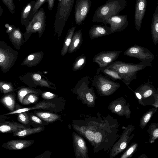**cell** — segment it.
Returning a JSON list of instances; mask_svg holds the SVG:
<instances>
[{
	"label": "cell",
	"instance_id": "13",
	"mask_svg": "<svg viewBox=\"0 0 158 158\" xmlns=\"http://www.w3.org/2000/svg\"><path fill=\"white\" fill-rule=\"evenodd\" d=\"M73 137L76 157L88 158L87 149L84 140L80 136L74 132L73 133Z\"/></svg>",
	"mask_w": 158,
	"mask_h": 158
},
{
	"label": "cell",
	"instance_id": "48",
	"mask_svg": "<svg viewBox=\"0 0 158 158\" xmlns=\"http://www.w3.org/2000/svg\"><path fill=\"white\" fill-rule=\"evenodd\" d=\"M18 1H21V0H18Z\"/></svg>",
	"mask_w": 158,
	"mask_h": 158
},
{
	"label": "cell",
	"instance_id": "42",
	"mask_svg": "<svg viewBox=\"0 0 158 158\" xmlns=\"http://www.w3.org/2000/svg\"><path fill=\"white\" fill-rule=\"evenodd\" d=\"M134 149L133 147L130 148L127 152V155L128 156L130 155L133 152Z\"/></svg>",
	"mask_w": 158,
	"mask_h": 158
},
{
	"label": "cell",
	"instance_id": "24",
	"mask_svg": "<svg viewBox=\"0 0 158 158\" xmlns=\"http://www.w3.org/2000/svg\"><path fill=\"white\" fill-rule=\"evenodd\" d=\"M76 28V27H73L71 28H69L68 31L67 35L65 38L63 46L61 52V54L62 56H64L67 52Z\"/></svg>",
	"mask_w": 158,
	"mask_h": 158
},
{
	"label": "cell",
	"instance_id": "25",
	"mask_svg": "<svg viewBox=\"0 0 158 158\" xmlns=\"http://www.w3.org/2000/svg\"><path fill=\"white\" fill-rule=\"evenodd\" d=\"M30 93L38 94V92L35 90L28 87L21 86L18 88L17 97L19 102L22 104L23 100L27 94Z\"/></svg>",
	"mask_w": 158,
	"mask_h": 158
},
{
	"label": "cell",
	"instance_id": "5",
	"mask_svg": "<svg viewBox=\"0 0 158 158\" xmlns=\"http://www.w3.org/2000/svg\"><path fill=\"white\" fill-rule=\"evenodd\" d=\"M46 26V16L44 9L40 8L34 15L29 23L26 27L24 34L26 41L33 33L38 32L41 35L44 32Z\"/></svg>",
	"mask_w": 158,
	"mask_h": 158
},
{
	"label": "cell",
	"instance_id": "33",
	"mask_svg": "<svg viewBox=\"0 0 158 158\" xmlns=\"http://www.w3.org/2000/svg\"><path fill=\"white\" fill-rule=\"evenodd\" d=\"M6 6L10 12L12 14L15 13V6L13 0H1Z\"/></svg>",
	"mask_w": 158,
	"mask_h": 158
},
{
	"label": "cell",
	"instance_id": "4",
	"mask_svg": "<svg viewBox=\"0 0 158 158\" xmlns=\"http://www.w3.org/2000/svg\"><path fill=\"white\" fill-rule=\"evenodd\" d=\"M19 53L5 42L0 41V68L6 73L14 65Z\"/></svg>",
	"mask_w": 158,
	"mask_h": 158
},
{
	"label": "cell",
	"instance_id": "19",
	"mask_svg": "<svg viewBox=\"0 0 158 158\" xmlns=\"http://www.w3.org/2000/svg\"><path fill=\"white\" fill-rule=\"evenodd\" d=\"M35 1L33 0L28 3L23 8L21 13V22L22 25L26 27L28 25L29 18L31 11L35 3Z\"/></svg>",
	"mask_w": 158,
	"mask_h": 158
},
{
	"label": "cell",
	"instance_id": "41",
	"mask_svg": "<svg viewBox=\"0 0 158 158\" xmlns=\"http://www.w3.org/2000/svg\"><path fill=\"white\" fill-rule=\"evenodd\" d=\"M151 116V114L149 113L147 114L144 118V122L146 123H147L150 119Z\"/></svg>",
	"mask_w": 158,
	"mask_h": 158
},
{
	"label": "cell",
	"instance_id": "45",
	"mask_svg": "<svg viewBox=\"0 0 158 158\" xmlns=\"http://www.w3.org/2000/svg\"><path fill=\"white\" fill-rule=\"evenodd\" d=\"M153 135L156 138H157L158 136V130L156 129L153 132Z\"/></svg>",
	"mask_w": 158,
	"mask_h": 158
},
{
	"label": "cell",
	"instance_id": "36",
	"mask_svg": "<svg viewBox=\"0 0 158 158\" xmlns=\"http://www.w3.org/2000/svg\"><path fill=\"white\" fill-rule=\"evenodd\" d=\"M102 139V135L101 133L97 132L94 133V139L93 143H99L101 141Z\"/></svg>",
	"mask_w": 158,
	"mask_h": 158
},
{
	"label": "cell",
	"instance_id": "35",
	"mask_svg": "<svg viewBox=\"0 0 158 158\" xmlns=\"http://www.w3.org/2000/svg\"><path fill=\"white\" fill-rule=\"evenodd\" d=\"M56 97V95L50 92H46L43 93L42 95V98L45 99H52Z\"/></svg>",
	"mask_w": 158,
	"mask_h": 158
},
{
	"label": "cell",
	"instance_id": "34",
	"mask_svg": "<svg viewBox=\"0 0 158 158\" xmlns=\"http://www.w3.org/2000/svg\"><path fill=\"white\" fill-rule=\"evenodd\" d=\"M86 61V58L82 57L79 58L76 62L74 67L75 70H77L80 68L85 64Z\"/></svg>",
	"mask_w": 158,
	"mask_h": 158
},
{
	"label": "cell",
	"instance_id": "3",
	"mask_svg": "<svg viewBox=\"0 0 158 158\" xmlns=\"http://www.w3.org/2000/svg\"><path fill=\"white\" fill-rule=\"evenodd\" d=\"M75 0H58L54 27L55 32L60 35L67 21L74 4Z\"/></svg>",
	"mask_w": 158,
	"mask_h": 158
},
{
	"label": "cell",
	"instance_id": "11",
	"mask_svg": "<svg viewBox=\"0 0 158 158\" xmlns=\"http://www.w3.org/2000/svg\"><path fill=\"white\" fill-rule=\"evenodd\" d=\"M26 127L19 123L10 120L6 115H0V133H11Z\"/></svg>",
	"mask_w": 158,
	"mask_h": 158
},
{
	"label": "cell",
	"instance_id": "2",
	"mask_svg": "<svg viewBox=\"0 0 158 158\" xmlns=\"http://www.w3.org/2000/svg\"><path fill=\"white\" fill-rule=\"evenodd\" d=\"M127 4V0H108L96 10L93 18V22L103 23L110 17L118 15Z\"/></svg>",
	"mask_w": 158,
	"mask_h": 158
},
{
	"label": "cell",
	"instance_id": "20",
	"mask_svg": "<svg viewBox=\"0 0 158 158\" xmlns=\"http://www.w3.org/2000/svg\"><path fill=\"white\" fill-rule=\"evenodd\" d=\"M54 104L51 102H40L35 104L34 106L29 108H20L16 110L9 113L10 114H18L19 113L27 112V111L36 109H46L50 108L51 107H54Z\"/></svg>",
	"mask_w": 158,
	"mask_h": 158
},
{
	"label": "cell",
	"instance_id": "26",
	"mask_svg": "<svg viewBox=\"0 0 158 158\" xmlns=\"http://www.w3.org/2000/svg\"><path fill=\"white\" fill-rule=\"evenodd\" d=\"M35 114L42 120L48 122H54L59 118V116L57 115L49 112L37 111Z\"/></svg>",
	"mask_w": 158,
	"mask_h": 158
},
{
	"label": "cell",
	"instance_id": "28",
	"mask_svg": "<svg viewBox=\"0 0 158 158\" xmlns=\"http://www.w3.org/2000/svg\"><path fill=\"white\" fill-rule=\"evenodd\" d=\"M38 57L37 53L31 54L25 58L21 65L30 67L34 66L38 61Z\"/></svg>",
	"mask_w": 158,
	"mask_h": 158
},
{
	"label": "cell",
	"instance_id": "23",
	"mask_svg": "<svg viewBox=\"0 0 158 158\" xmlns=\"http://www.w3.org/2000/svg\"><path fill=\"white\" fill-rule=\"evenodd\" d=\"M100 72H102L105 76L113 80H119L122 81V79L117 72L112 69H109L106 67L98 69L97 70V73H99Z\"/></svg>",
	"mask_w": 158,
	"mask_h": 158
},
{
	"label": "cell",
	"instance_id": "43",
	"mask_svg": "<svg viewBox=\"0 0 158 158\" xmlns=\"http://www.w3.org/2000/svg\"><path fill=\"white\" fill-rule=\"evenodd\" d=\"M127 144L125 142L122 143L120 145V147L121 149L123 150L126 147Z\"/></svg>",
	"mask_w": 158,
	"mask_h": 158
},
{
	"label": "cell",
	"instance_id": "14",
	"mask_svg": "<svg viewBox=\"0 0 158 158\" xmlns=\"http://www.w3.org/2000/svg\"><path fill=\"white\" fill-rule=\"evenodd\" d=\"M34 142V140H11L3 144L2 147L8 150H17L27 148Z\"/></svg>",
	"mask_w": 158,
	"mask_h": 158
},
{
	"label": "cell",
	"instance_id": "21",
	"mask_svg": "<svg viewBox=\"0 0 158 158\" xmlns=\"http://www.w3.org/2000/svg\"><path fill=\"white\" fill-rule=\"evenodd\" d=\"M82 40V33L81 30L76 31L72 38L69 46V53L75 51L80 45L81 42Z\"/></svg>",
	"mask_w": 158,
	"mask_h": 158
},
{
	"label": "cell",
	"instance_id": "22",
	"mask_svg": "<svg viewBox=\"0 0 158 158\" xmlns=\"http://www.w3.org/2000/svg\"><path fill=\"white\" fill-rule=\"evenodd\" d=\"M44 129L43 127L34 128H25L17 131L13 133L14 136L24 137L32 134L40 132Z\"/></svg>",
	"mask_w": 158,
	"mask_h": 158
},
{
	"label": "cell",
	"instance_id": "31",
	"mask_svg": "<svg viewBox=\"0 0 158 158\" xmlns=\"http://www.w3.org/2000/svg\"><path fill=\"white\" fill-rule=\"evenodd\" d=\"M46 0H36L31 10L29 18V21L32 19L34 15L39 10L41 6L45 2Z\"/></svg>",
	"mask_w": 158,
	"mask_h": 158
},
{
	"label": "cell",
	"instance_id": "16",
	"mask_svg": "<svg viewBox=\"0 0 158 158\" xmlns=\"http://www.w3.org/2000/svg\"><path fill=\"white\" fill-rule=\"evenodd\" d=\"M110 27L107 25H94L90 29L89 35L91 39H93L112 34Z\"/></svg>",
	"mask_w": 158,
	"mask_h": 158
},
{
	"label": "cell",
	"instance_id": "7",
	"mask_svg": "<svg viewBox=\"0 0 158 158\" xmlns=\"http://www.w3.org/2000/svg\"><path fill=\"white\" fill-rule=\"evenodd\" d=\"M94 84L100 92L105 94L113 92L120 87L118 83L100 74H98L94 78Z\"/></svg>",
	"mask_w": 158,
	"mask_h": 158
},
{
	"label": "cell",
	"instance_id": "9",
	"mask_svg": "<svg viewBox=\"0 0 158 158\" xmlns=\"http://www.w3.org/2000/svg\"><path fill=\"white\" fill-rule=\"evenodd\" d=\"M121 51H103L96 54L93 58V61L97 63L100 68L106 67L118 58Z\"/></svg>",
	"mask_w": 158,
	"mask_h": 158
},
{
	"label": "cell",
	"instance_id": "18",
	"mask_svg": "<svg viewBox=\"0 0 158 158\" xmlns=\"http://www.w3.org/2000/svg\"><path fill=\"white\" fill-rule=\"evenodd\" d=\"M151 32L153 42L155 45L158 43V4L153 15L151 26Z\"/></svg>",
	"mask_w": 158,
	"mask_h": 158
},
{
	"label": "cell",
	"instance_id": "30",
	"mask_svg": "<svg viewBox=\"0 0 158 158\" xmlns=\"http://www.w3.org/2000/svg\"><path fill=\"white\" fill-rule=\"evenodd\" d=\"M38 97L34 93H30L27 94L23 100L22 104L28 105L35 102L38 100Z\"/></svg>",
	"mask_w": 158,
	"mask_h": 158
},
{
	"label": "cell",
	"instance_id": "32",
	"mask_svg": "<svg viewBox=\"0 0 158 158\" xmlns=\"http://www.w3.org/2000/svg\"><path fill=\"white\" fill-rule=\"evenodd\" d=\"M18 114L17 120L19 122L24 125L27 124L29 123L30 118L26 112H21Z\"/></svg>",
	"mask_w": 158,
	"mask_h": 158
},
{
	"label": "cell",
	"instance_id": "47",
	"mask_svg": "<svg viewBox=\"0 0 158 158\" xmlns=\"http://www.w3.org/2000/svg\"><path fill=\"white\" fill-rule=\"evenodd\" d=\"M136 96L139 99H140L141 98H142L141 95H140V94L139 93L136 92Z\"/></svg>",
	"mask_w": 158,
	"mask_h": 158
},
{
	"label": "cell",
	"instance_id": "8",
	"mask_svg": "<svg viewBox=\"0 0 158 158\" xmlns=\"http://www.w3.org/2000/svg\"><path fill=\"white\" fill-rule=\"evenodd\" d=\"M92 5L91 0H76L74 10L76 23L80 25L86 18Z\"/></svg>",
	"mask_w": 158,
	"mask_h": 158
},
{
	"label": "cell",
	"instance_id": "39",
	"mask_svg": "<svg viewBox=\"0 0 158 158\" xmlns=\"http://www.w3.org/2000/svg\"><path fill=\"white\" fill-rule=\"evenodd\" d=\"M48 3V9L51 11L54 6L55 0H46Z\"/></svg>",
	"mask_w": 158,
	"mask_h": 158
},
{
	"label": "cell",
	"instance_id": "29",
	"mask_svg": "<svg viewBox=\"0 0 158 158\" xmlns=\"http://www.w3.org/2000/svg\"><path fill=\"white\" fill-rule=\"evenodd\" d=\"M17 89H15L11 82L0 80V91L4 94L14 92Z\"/></svg>",
	"mask_w": 158,
	"mask_h": 158
},
{
	"label": "cell",
	"instance_id": "1",
	"mask_svg": "<svg viewBox=\"0 0 158 158\" xmlns=\"http://www.w3.org/2000/svg\"><path fill=\"white\" fill-rule=\"evenodd\" d=\"M152 66V62L141 61L137 64H133L118 60L113 61L106 67L117 72L122 79V81L128 85L132 80L137 78L138 71Z\"/></svg>",
	"mask_w": 158,
	"mask_h": 158
},
{
	"label": "cell",
	"instance_id": "17",
	"mask_svg": "<svg viewBox=\"0 0 158 158\" xmlns=\"http://www.w3.org/2000/svg\"><path fill=\"white\" fill-rule=\"evenodd\" d=\"M0 102L11 112L15 110V94L13 92L6 94L0 99Z\"/></svg>",
	"mask_w": 158,
	"mask_h": 158
},
{
	"label": "cell",
	"instance_id": "44",
	"mask_svg": "<svg viewBox=\"0 0 158 158\" xmlns=\"http://www.w3.org/2000/svg\"><path fill=\"white\" fill-rule=\"evenodd\" d=\"M121 106L120 105H117L115 108V110L116 112L119 111L121 109Z\"/></svg>",
	"mask_w": 158,
	"mask_h": 158
},
{
	"label": "cell",
	"instance_id": "40",
	"mask_svg": "<svg viewBox=\"0 0 158 158\" xmlns=\"http://www.w3.org/2000/svg\"><path fill=\"white\" fill-rule=\"evenodd\" d=\"M87 100L89 102H92L94 100V98L92 94L90 93H87L85 95Z\"/></svg>",
	"mask_w": 158,
	"mask_h": 158
},
{
	"label": "cell",
	"instance_id": "12",
	"mask_svg": "<svg viewBox=\"0 0 158 158\" xmlns=\"http://www.w3.org/2000/svg\"><path fill=\"white\" fill-rule=\"evenodd\" d=\"M147 0H137L135 6L134 23L136 30L139 31L146 12Z\"/></svg>",
	"mask_w": 158,
	"mask_h": 158
},
{
	"label": "cell",
	"instance_id": "37",
	"mask_svg": "<svg viewBox=\"0 0 158 158\" xmlns=\"http://www.w3.org/2000/svg\"><path fill=\"white\" fill-rule=\"evenodd\" d=\"M30 118L31 120L35 123L41 124L42 121L38 117L34 115H31L30 116Z\"/></svg>",
	"mask_w": 158,
	"mask_h": 158
},
{
	"label": "cell",
	"instance_id": "15",
	"mask_svg": "<svg viewBox=\"0 0 158 158\" xmlns=\"http://www.w3.org/2000/svg\"><path fill=\"white\" fill-rule=\"evenodd\" d=\"M8 34L14 48L19 50L21 46L25 42L24 34L21 31L19 27H15L13 30Z\"/></svg>",
	"mask_w": 158,
	"mask_h": 158
},
{
	"label": "cell",
	"instance_id": "10",
	"mask_svg": "<svg viewBox=\"0 0 158 158\" xmlns=\"http://www.w3.org/2000/svg\"><path fill=\"white\" fill-rule=\"evenodd\" d=\"M104 24L110 26V29L113 33L122 31L128 25L127 15H117L112 16L106 21Z\"/></svg>",
	"mask_w": 158,
	"mask_h": 158
},
{
	"label": "cell",
	"instance_id": "38",
	"mask_svg": "<svg viewBox=\"0 0 158 158\" xmlns=\"http://www.w3.org/2000/svg\"><path fill=\"white\" fill-rule=\"evenodd\" d=\"M5 27L7 28L6 32L9 33L11 32L15 27L14 25H9L8 24H6L5 25Z\"/></svg>",
	"mask_w": 158,
	"mask_h": 158
},
{
	"label": "cell",
	"instance_id": "27",
	"mask_svg": "<svg viewBox=\"0 0 158 158\" xmlns=\"http://www.w3.org/2000/svg\"><path fill=\"white\" fill-rule=\"evenodd\" d=\"M155 88L149 83L142 84L139 88V91L142 92L143 96L147 98L151 96L154 93Z\"/></svg>",
	"mask_w": 158,
	"mask_h": 158
},
{
	"label": "cell",
	"instance_id": "46",
	"mask_svg": "<svg viewBox=\"0 0 158 158\" xmlns=\"http://www.w3.org/2000/svg\"><path fill=\"white\" fill-rule=\"evenodd\" d=\"M3 12V9L2 8L0 4V17L2 16Z\"/></svg>",
	"mask_w": 158,
	"mask_h": 158
},
{
	"label": "cell",
	"instance_id": "6",
	"mask_svg": "<svg viewBox=\"0 0 158 158\" xmlns=\"http://www.w3.org/2000/svg\"><path fill=\"white\" fill-rule=\"evenodd\" d=\"M124 54L143 62H152L155 58L153 54L148 49L136 44L128 48Z\"/></svg>",
	"mask_w": 158,
	"mask_h": 158
}]
</instances>
